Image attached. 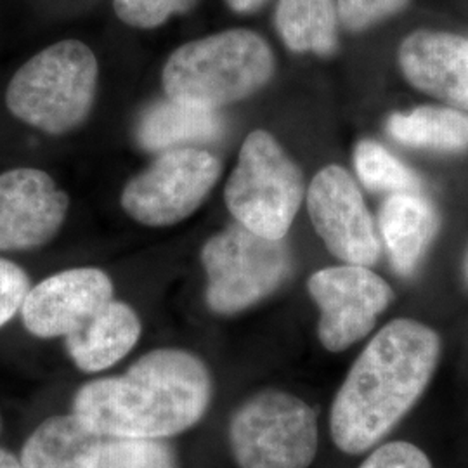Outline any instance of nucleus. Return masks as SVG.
<instances>
[{"mask_svg": "<svg viewBox=\"0 0 468 468\" xmlns=\"http://www.w3.org/2000/svg\"><path fill=\"white\" fill-rule=\"evenodd\" d=\"M441 336L415 319H394L352 363L335 394L330 434L346 454L375 448L425 394L441 361Z\"/></svg>", "mask_w": 468, "mask_h": 468, "instance_id": "f257e3e1", "label": "nucleus"}, {"mask_svg": "<svg viewBox=\"0 0 468 468\" xmlns=\"http://www.w3.org/2000/svg\"><path fill=\"white\" fill-rule=\"evenodd\" d=\"M214 398L205 361L185 349H154L118 377L82 385L71 413L106 437L170 439L198 425Z\"/></svg>", "mask_w": 468, "mask_h": 468, "instance_id": "f03ea898", "label": "nucleus"}, {"mask_svg": "<svg viewBox=\"0 0 468 468\" xmlns=\"http://www.w3.org/2000/svg\"><path fill=\"white\" fill-rule=\"evenodd\" d=\"M274 67L264 37L234 28L177 48L164 67L162 82L170 100L220 110L261 90Z\"/></svg>", "mask_w": 468, "mask_h": 468, "instance_id": "7ed1b4c3", "label": "nucleus"}, {"mask_svg": "<svg viewBox=\"0 0 468 468\" xmlns=\"http://www.w3.org/2000/svg\"><path fill=\"white\" fill-rule=\"evenodd\" d=\"M100 67L80 40H63L40 50L17 69L5 92L9 112L48 134H65L89 117Z\"/></svg>", "mask_w": 468, "mask_h": 468, "instance_id": "20e7f679", "label": "nucleus"}, {"mask_svg": "<svg viewBox=\"0 0 468 468\" xmlns=\"http://www.w3.org/2000/svg\"><path fill=\"white\" fill-rule=\"evenodd\" d=\"M228 437L239 468H309L318 454V415L299 396L266 388L236 408Z\"/></svg>", "mask_w": 468, "mask_h": 468, "instance_id": "39448f33", "label": "nucleus"}, {"mask_svg": "<svg viewBox=\"0 0 468 468\" xmlns=\"http://www.w3.org/2000/svg\"><path fill=\"white\" fill-rule=\"evenodd\" d=\"M305 187L297 164L266 133L253 131L224 189L236 222L259 236L283 239L301 208Z\"/></svg>", "mask_w": 468, "mask_h": 468, "instance_id": "423d86ee", "label": "nucleus"}, {"mask_svg": "<svg viewBox=\"0 0 468 468\" xmlns=\"http://www.w3.org/2000/svg\"><path fill=\"white\" fill-rule=\"evenodd\" d=\"M201 264L208 309L233 316L268 299L288 280L292 255L283 239L259 236L236 222L203 245Z\"/></svg>", "mask_w": 468, "mask_h": 468, "instance_id": "0eeeda50", "label": "nucleus"}, {"mask_svg": "<svg viewBox=\"0 0 468 468\" xmlns=\"http://www.w3.org/2000/svg\"><path fill=\"white\" fill-rule=\"evenodd\" d=\"M220 176L218 156L200 148L164 151L122 193L129 218L150 228L172 226L198 210Z\"/></svg>", "mask_w": 468, "mask_h": 468, "instance_id": "6e6552de", "label": "nucleus"}, {"mask_svg": "<svg viewBox=\"0 0 468 468\" xmlns=\"http://www.w3.org/2000/svg\"><path fill=\"white\" fill-rule=\"evenodd\" d=\"M307 290L319 309V342L330 352L347 351L363 340L394 301L384 278L356 264L316 271Z\"/></svg>", "mask_w": 468, "mask_h": 468, "instance_id": "1a4fd4ad", "label": "nucleus"}, {"mask_svg": "<svg viewBox=\"0 0 468 468\" xmlns=\"http://www.w3.org/2000/svg\"><path fill=\"white\" fill-rule=\"evenodd\" d=\"M311 222L326 249L344 264L373 266L380 239L351 174L338 165L321 168L307 189Z\"/></svg>", "mask_w": 468, "mask_h": 468, "instance_id": "9d476101", "label": "nucleus"}, {"mask_svg": "<svg viewBox=\"0 0 468 468\" xmlns=\"http://www.w3.org/2000/svg\"><path fill=\"white\" fill-rule=\"evenodd\" d=\"M69 200L49 174L15 168L0 174V251L49 243L67 218Z\"/></svg>", "mask_w": 468, "mask_h": 468, "instance_id": "9b49d317", "label": "nucleus"}, {"mask_svg": "<svg viewBox=\"0 0 468 468\" xmlns=\"http://www.w3.org/2000/svg\"><path fill=\"white\" fill-rule=\"evenodd\" d=\"M112 301L113 283L104 271L68 269L28 290L21 316L27 330L38 338H67Z\"/></svg>", "mask_w": 468, "mask_h": 468, "instance_id": "f8f14e48", "label": "nucleus"}, {"mask_svg": "<svg viewBox=\"0 0 468 468\" xmlns=\"http://www.w3.org/2000/svg\"><path fill=\"white\" fill-rule=\"evenodd\" d=\"M402 75L421 92L468 112V38L419 30L399 48Z\"/></svg>", "mask_w": 468, "mask_h": 468, "instance_id": "ddd939ff", "label": "nucleus"}, {"mask_svg": "<svg viewBox=\"0 0 468 468\" xmlns=\"http://www.w3.org/2000/svg\"><path fill=\"white\" fill-rule=\"evenodd\" d=\"M141 332V319L129 303L108 302L79 332L65 338L68 356L84 373L104 371L134 349Z\"/></svg>", "mask_w": 468, "mask_h": 468, "instance_id": "4468645a", "label": "nucleus"}, {"mask_svg": "<svg viewBox=\"0 0 468 468\" xmlns=\"http://www.w3.org/2000/svg\"><path fill=\"white\" fill-rule=\"evenodd\" d=\"M378 226L392 268L410 276L434 241L439 216L434 205L420 193H396L382 205Z\"/></svg>", "mask_w": 468, "mask_h": 468, "instance_id": "2eb2a0df", "label": "nucleus"}, {"mask_svg": "<svg viewBox=\"0 0 468 468\" xmlns=\"http://www.w3.org/2000/svg\"><path fill=\"white\" fill-rule=\"evenodd\" d=\"M222 131L224 122L218 110L167 98L153 102L143 113L135 137L144 150L164 153L216 141Z\"/></svg>", "mask_w": 468, "mask_h": 468, "instance_id": "dca6fc26", "label": "nucleus"}, {"mask_svg": "<svg viewBox=\"0 0 468 468\" xmlns=\"http://www.w3.org/2000/svg\"><path fill=\"white\" fill-rule=\"evenodd\" d=\"M104 435L75 413L44 420L27 439L21 468H92Z\"/></svg>", "mask_w": 468, "mask_h": 468, "instance_id": "f3484780", "label": "nucleus"}, {"mask_svg": "<svg viewBox=\"0 0 468 468\" xmlns=\"http://www.w3.org/2000/svg\"><path fill=\"white\" fill-rule=\"evenodd\" d=\"M274 25L292 52L330 56L338 48L336 0H280Z\"/></svg>", "mask_w": 468, "mask_h": 468, "instance_id": "a211bd4d", "label": "nucleus"}, {"mask_svg": "<svg viewBox=\"0 0 468 468\" xmlns=\"http://www.w3.org/2000/svg\"><path fill=\"white\" fill-rule=\"evenodd\" d=\"M387 131L410 148L468 150V115L454 108L421 106L408 113H394L387 120Z\"/></svg>", "mask_w": 468, "mask_h": 468, "instance_id": "6ab92c4d", "label": "nucleus"}, {"mask_svg": "<svg viewBox=\"0 0 468 468\" xmlns=\"http://www.w3.org/2000/svg\"><path fill=\"white\" fill-rule=\"evenodd\" d=\"M354 167L357 177L369 191L384 193H420L419 176L390 154L377 141L365 139L354 150Z\"/></svg>", "mask_w": 468, "mask_h": 468, "instance_id": "aec40b11", "label": "nucleus"}, {"mask_svg": "<svg viewBox=\"0 0 468 468\" xmlns=\"http://www.w3.org/2000/svg\"><path fill=\"white\" fill-rule=\"evenodd\" d=\"M92 468H179L167 439L102 437Z\"/></svg>", "mask_w": 468, "mask_h": 468, "instance_id": "412c9836", "label": "nucleus"}, {"mask_svg": "<svg viewBox=\"0 0 468 468\" xmlns=\"http://www.w3.org/2000/svg\"><path fill=\"white\" fill-rule=\"evenodd\" d=\"M198 0H113L115 15L125 25L153 30L177 15H186Z\"/></svg>", "mask_w": 468, "mask_h": 468, "instance_id": "4be33fe9", "label": "nucleus"}, {"mask_svg": "<svg viewBox=\"0 0 468 468\" xmlns=\"http://www.w3.org/2000/svg\"><path fill=\"white\" fill-rule=\"evenodd\" d=\"M410 0H336L338 21L349 32H365L398 15Z\"/></svg>", "mask_w": 468, "mask_h": 468, "instance_id": "5701e85b", "label": "nucleus"}, {"mask_svg": "<svg viewBox=\"0 0 468 468\" xmlns=\"http://www.w3.org/2000/svg\"><path fill=\"white\" fill-rule=\"evenodd\" d=\"M357 468H434L429 454L413 442L392 441L380 444Z\"/></svg>", "mask_w": 468, "mask_h": 468, "instance_id": "b1692460", "label": "nucleus"}, {"mask_svg": "<svg viewBox=\"0 0 468 468\" xmlns=\"http://www.w3.org/2000/svg\"><path fill=\"white\" fill-rule=\"evenodd\" d=\"M28 274L11 261L0 259V328L21 311L30 290Z\"/></svg>", "mask_w": 468, "mask_h": 468, "instance_id": "393cba45", "label": "nucleus"}, {"mask_svg": "<svg viewBox=\"0 0 468 468\" xmlns=\"http://www.w3.org/2000/svg\"><path fill=\"white\" fill-rule=\"evenodd\" d=\"M268 0H226L229 9L238 15H251L257 13L261 7H264Z\"/></svg>", "mask_w": 468, "mask_h": 468, "instance_id": "a878e982", "label": "nucleus"}, {"mask_svg": "<svg viewBox=\"0 0 468 468\" xmlns=\"http://www.w3.org/2000/svg\"><path fill=\"white\" fill-rule=\"evenodd\" d=\"M0 468H21L19 458L7 450L0 448Z\"/></svg>", "mask_w": 468, "mask_h": 468, "instance_id": "bb28decb", "label": "nucleus"}, {"mask_svg": "<svg viewBox=\"0 0 468 468\" xmlns=\"http://www.w3.org/2000/svg\"><path fill=\"white\" fill-rule=\"evenodd\" d=\"M465 278H467V282H468V253H467V261H465Z\"/></svg>", "mask_w": 468, "mask_h": 468, "instance_id": "cd10ccee", "label": "nucleus"}]
</instances>
